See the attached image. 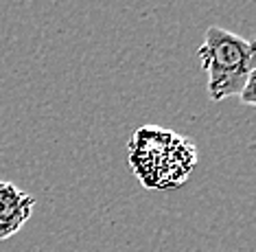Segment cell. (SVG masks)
Masks as SVG:
<instances>
[{
    "label": "cell",
    "mask_w": 256,
    "mask_h": 252,
    "mask_svg": "<svg viewBox=\"0 0 256 252\" xmlns=\"http://www.w3.org/2000/svg\"><path fill=\"white\" fill-rule=\"evenodd\" d=\"M36 206L33 195H28L16 184L0 180V241L14 237L28 221Z\"/></svg>",
    "instance_id": "7a4b0ae2"
},
{
    "label": "cell",
    "mask_w": 256,
    "mask_h": 252,
    "mask_svg": "<svg viewBox=\"0 0 256 252\" xmlns=\"http://www.w3.org/2000/svg\"><path fill=\"white\" fill-rule=\"evenodd\" d=\"M254 79H256V73L246 81V86L241 88V92H238V97H241V101L246 105H254L256 97H254Z\"/></svg>",
    "instance_id": "3957f363"
},
{
    "label": "cell",
    "mask_w": 256,
    "mask_h": 252,
    "mask_svg": "<svg viewBox=\"0 0 256 252\" xmlns=\"http://www.w3.org/2000/svg\"><path fill=\"white\" fill-rule=\"evenodd\" d=\"M254 42L224 27H208L200 46L202 68L208 75V97L224 101L241 92L246 81L256 73Z\"/></svg>",
    "instance_id": "6da1fadb"
}]
</instances>
